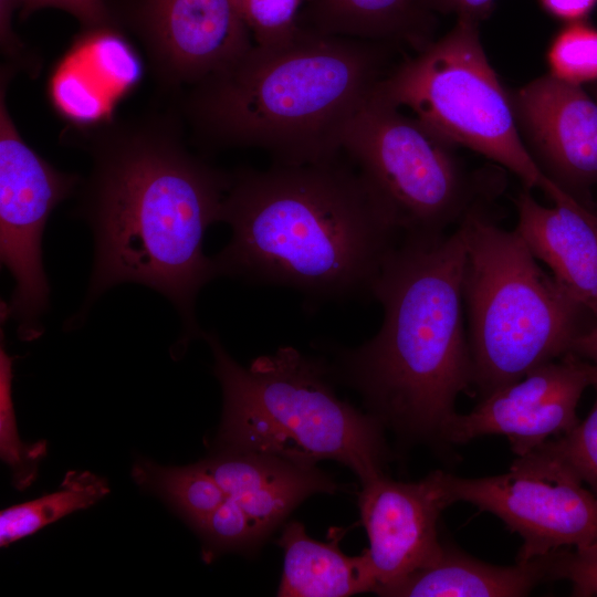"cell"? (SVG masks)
Returning a JSON list of instances; mask_svg holds the SVG:
<instances>
[{
  "label": "cell",
  "mask_w": 597,
  "mask_h": 597,
  "mask_svg": "<svg viewBox=\"0 0 597 597\" xmlns=\"http://www.w3.org/2000/svg\"><path fill=\"white\" fill-rule=\"evenodd\" d=\"M597 375V366L573 353L545 363L490 395L450 421L444 443L461 444L482 436H504L524 455L578 422V401Z\"/></svg>",
  "instance_id": "4fadbf2b"
},
{
  "label": "cell",
  "mask_w": 597,
  "mask_h": 597,
  "mask_svg": "<svg viewBox=\"0 0 597 597\" xmlns=\"http://www.w3.org/2000/svg\"><path fill=\"white\" fill-rule=\"evenodd\" d=\"M13 358L3 341L0 345V450L2 460L10 467L17 488H27L35 476L39 462L46 452L44 442L32 444L19 439L13 400Z\"/></svg>",
  "instance_id": "cb8c5ba5"
},
{
  "label": "cell",
  "mask_w": 597,
  "mask_h": 597,
  "mask_svg": "<svg viewBox=\"0 0 597 597\" xmlns=\"http://www.w3.org/2000/svg\"><path fill=\"white\" fill-rule=\"evenodd\" d=\"M17 70L0 74V259L14 287L1 316L13 320L20 339L43 333L50 285L43 269L42 237L54 208L75 192L80 177L56 169L21 137L7 104V90Z\"/></svg>",
  "instance_id": "9c48e42d"
},
{
  "label": "cell",
  "mask_w": 597,
  "mask_h": 597,
  "mask_svg": "<svg viewBox=\"0 0 597 597\" xmlns=\"http://www.w3.org/2000/svg\"><path fill=\"white\" fill-rule=\"evenodd\" d=\"M447 472H430L417 482L380 474L362 484L358 505L366 530L377 586L374 593L432 564L443 544L438 536L441 513L452 503Z\"/></svg>",
  "instance_id": "5bb4252c"
},
{
  "label": "cell",
  "mask_w": 597,
  "mask_h": 597,
  "mask_svg": "<svg viewBox=\"0 0 597 597\" xmlns=\"http://www.w3.org/2000/svg\"><path fill=\"white\" fill-rule=\"evenodd\" d=\"M106 1L115 27L139 40L169 90L196 85L254 44L235 0Z\"/></svg>",
  "instance_id": "8fae6325"
},
{
  "label": "cell",
  "mask_w": 597,
  "mask_h": 597,
  "mask_svg": "<svg viewBox=\"0 0 597 597\" xmlns=\"http://www.w3.org/2000/svg\"><path fill=\"white\" fill-rule=\"evenodd\" d=\"M108 492L103 478L88 471H70L55 492L1 511L0 545L7 546L65 515L86 509Z\"/></svg>",
  "instance_id": "44dd1931"
},
{
  "label": "cell",
  "mask_w": 597,
  "mask_h": 597,
  "mask_svg": "<svg viewBox=\"0 0 597 597\" xmlns=\"http://www.w3.org/2000/svg\"><path fill=\"white\" fill-rule=\"evenodd\" d=\"M542 8L554 18L566 23L586 20L597 0H537Z\"/></svg>",
  "instance_id": "1f68e13d"
},
{
  "label": "cell",
  "mask_w": 597,
  "mask_h": 597,
  "mask_svg": "<svg viewBox=\"0 0 597 597\" xmlns=\"http://www.w3.org/2000/svg\"><path fill=\"white\" fill-rule=\"evenodd\" d=\"M478 24L458 19L441 39L397 63L371 96L409 108L448 143L491 159L517 176L525 188H540L554 201L563 190L531 156L511 94L488 60Z\"/></svg>",
  "instance_id": "52a82bcc"
},
{
  "label": "cell",
  "mask_w": 597,
  "mask_h": 597,
  "mask_svg": "<svg viewBox=\"0 0 597 597\" xmlns=\"http://www.w3.org/2000/svg\"><path fill=\"white\" fill-rule=\"evenodd\" d=\"M569 353L597 366V325L580 333L573 342Z\"/></svg>",
  "instance_id": "d6a6232c"
},
{
  "label": "cell",
  "mask_w": 597,
  "mask_h": 597,
  "mask_svg": "<svg viewBox=\"0 0 597 597\" xmlns=\"http://www.w3.org/2000/svg\"><path fill=\"white\" fill-rule=\"evenodd\" d=\"M433 14L426 0H308L300 25L419 52L433 41Z\"/></svg>",
  "instance_id": "ac0fdd59"
},
{
  "label": "cell",
  "mask_w": 597,
  "mask_h": 597,
  "mask_svg": "<svg viewBox=\"0 0 597 597\" xmlns=\"http://www.w3.org/2000/svg\"><path fill=\"white\" fill-rule=\"evenodd\" d=\"M73 130L92 160L76 214L92 229L94 261L85 302L67 327L80 325L107 290L136 283L175 306L180 344L202 337L196 300L216 277L203 238L220 221L231 174L190 154L169 114L109 118Z\"/></svg>",
  "instance_id": "6da1fadb"
},
{
  "label": "cell",
  "mask_w": 597,
  "mask_h": 597,
  "mask_svg": "<svg viewBox=\"0 0 597 597\" xmlns=\"http://www.w3.org/2000/svg\"><path fill=\"white\" fill-rule=\"evenodd\" d=\"M48 95L53 108L73 126L85 127L112 118L114 104L66 57L52 73Z\"/></svg>",
  "instance_id": "603a6c76"
},
{
  "label": "cell",
  "mask_w": 597,
  "mask_h": 597,
  "mask_svg": "<svg viewBox=\"0 0 597 597\" xmlns=\"http://www.w3.org/2000/svg\"><path fill=\"white\" fill-rule=\"evenodd\" d=\"M452 503L498 516L523 540L516 562L597 543V496L563 460L538 447L503 474H446Z\"/></svg>",
  "instance_id": "30bf717a"
},
{
  "label": "cell",
  "mask_w": 597,
  "mask_h": 597,
  "mask_svg": "<svg viewBox=\"0 0 597 597\" xmlns=\"http://www.w3.org/2000/svg\"><path fill=\"white\" fill-rule=\"evenodd\" d=\"M44 8H55L72 14L82 29L115 27L106 0H21L20 19Z\"/></svg>",
  "instance_id": "f1b7e54d"
},
{
  "label": "cell",
  "mask_w": 597,
  "mask_h": 597,
  "mask_svg": "<svg viewBox=\"0 0 597 597\" xmlns=\"http://www.w3.org/2000/svg\"><path fill=\"white\" fill-rule=\"evenodd\" d=\"M551 554L513 566H498L443 545L430 565L381 588L395 597H520L549 580Z\"/></svg>",
  "instance_id": "e0dca14e"
},
{
  "label": "cell",
  "mask_w": 597,
  "mask_h": 597,
  "mask_svg": "<svg viewBox=\"0 0 597 597\" xmlns=\"http://www.w3.org/2000/svg\"><path fill=\"white\" fill-rule=\"evenodd\" d=\"M463 304L479 398L569 353L588 313L537 263L520 234L486 210L462 223Z\"/></svg>",
  "instance_id": "8992f818"
},
{
  "label": "cell",
  "mask_w": 597,
  "mask_h": 597,
  "mask_svg": "<svg viewBox=\"0 0 597 597\" xmlns=\"http://www.w3.org/2000/svg\"><path fill=\"white\" fill-rule=\"evenodd\" d=\"M525 188L515 198V231L554 279L597 320V216L565 193L553 207Z\"/></svg>",
  "instance_id": "2e32d148"
},
{
  "label": "cell",
  "mask_w": 597,
  "mask_h": 597,
  "mask_svg": "<svg viewBox=\"0 0 597 597\" xmlns=\"http://www.w3.org/2000/svg\"><path fill=\"white\" fill-rule=\"evenodd\" d=\"M554 579H567L575 596H597V543L552 552L549 580Z\"/></svg>",
  "instance_id": "83f0119b"
},
{
  "label": "cell",
  "mask_w": 597,
  "mask_h": 597,
  "mask_svg": "<svg viewBox=\"0 0 597 597\" xmlns=\"http://www.w3.org/2000/svg\"><path fill=\"white\" fill-rule=\"evenodd\" d=\"M462 224L437 237H401L373 290L383 306L378 333L341 350L343 378L370 413L410 440L444 443L455 400L472 388L464 326Z\"/></svg>",
  "instance_id": "3957f363"
},
{
  "label": "cell",
  "mask_w": 597,
  "mask_h": 597,
  "mask_svg": "<svg viewBox=\"0 0 597 597\" xmlns=\"http://www.w3.org/2000/svg\"><path fill=\"white\" fill-rule=\"evenodd\" d=\"M596 101H597V87H596Z\"/></svg>",
  "instance_id": "836d02e7"
},
{
  "label": "cell",
  "mask_w": 597,
  "mask_h": 597,
  "mask_svg": "<svg viewBox=\"0 0 597 597\" xmlns=\"http://www.w3.org/2000/svg\"><path fill=\"white\" fill-rule=\"evenodd\" d=\"M511 100L540 169L580 202L582 193L597 185V101L549 73L514 91Z\"/></svg>",
  "instance_id": "9a60e30c"
},
{
  "label": "cell",
  "mask_w": 597,
  "mask_h": 597,
  "mask_svg": "<svg viewBox=\"0 0 597 597\" xmlns=\"http://www.w3.org/2000/svg\"><path fill=\"white\" fill-rule=\"evenodd\" d=\"M429 9L436 13H453L458 19L480 22L492 11L494 0H426Z\"/></svg>",
  "instance_id": "4dcf8cb0"
},
{
  "label": "cell",
  "mask_w": 597,
  "mask_h": 597,
  "mask_svg": "<svg viewBox=\"0 0 597 597\" xmlns=\"http://www.w3.org/2000/svg\"><path fill=\"white\" fill-rule=\"evenodd\" d=\"M200 463L226 496L197 530L208 557L227 551L252 552L306 498L338 489L316 465L258 452L220 450Z\"/></svg>",
  "instance_id": "7c38bea8"
},
{
  "label": "cell",
  "mask_w": 597,
  "mask_h": 597,
  "mask_svg": "<svg viewBox=\"0 0 597 597\" xmlns=\"http://www.w3.org/2000/svg\"><path fill=\"white\" fill-rule=\"evenodd\" d=\"M399 46L300 25L277 46L253 44L191 86L184 111L205 142L265 150L274 164L342 155L345 129L395 66Z\"/></svg>",
  "instance_id": "277c9868"
},
{
  "label": "cell",
  "mask_w": 597,
  "mask_h": 597,
  "mask_svg": "<svg viewBox=\"0 0 597 597\" xmlns=\"http://www.w3.org/2000/svg\"><path fill=\"white\" fill-rule=\"evenodd\" d=\"M115 104L143 75V64L124 32L114 27L82 29L66 56Z\"/></svg>",
  "instance_id": "ffe728a7"
},
{
  "label": "cell",
  "mask_w": 597,
  "mask_h": 597,
  "mask_svg": "<svg viewBox=\"0 0 597 597\" xmlns=\"http://www.w3.org/2000/svg\"><path fill=\"white\" fill-rule=\"evenodd\" d=\"M593 387L596 399L586 419L541 447L568 464L597 496V375Z\"/></svg>",
  "instance_id": "4316f807"
},
{
  "label": "cell",
  "mask_w": 597,
  "mask_h": 597,
  "mask_svg": "<svg viewBox=\"0 0 597 597\" xmlns=\"http://www.w3.org/2000/svg\"><path fill=\"white\" fill-rule=\"evenodd\" d=\"M21 8V0H0V43L7 64L13 66L17 71L23 70L29 75H36L40 61L24 45L20 38L13 31L14 12Z\"/></svg>",
  "instance_id": "f546056e"
},
{
  "label": "cell",
  "mask_w": 597,
  "mask_h": 597,
  "mask_svg": "<svg viewBox=\"0 0 597 597\" xmlns=\"http://www.w3.org/2000/svg\"><path fill=\"white\" fill-rule=\"evenodd\" d=\"M220 221L231 239L212 256L216 277L286 286L314 301L373 297L401 238L341 156L231 174Z\"/></svg>",
  "instance_id": "7a4b0ae2"
},
{
  "label": "cell",
  "mask_w": 597,
  "mask_h": 597,
  "mask_svg": "<svg viewBox=\"0 0 597 597\" xmlns=\"http://www.w3.org/2000/svg\"><path fill=\"white\" fill-rule=\"evenodd\" d=\"M223 394L220 450L251 451L301 464L334 460L362 484L384 474V425L339 399L326 368L291 346L255 358L248 368L203 333Z\"/></svg>",
  "instance_id": "5b68a950"
},
{
  "label": "cell",
  "mask_w": 597,
  "mask_h": 597,
  "mask_svg": "<svg viewBox=\"0 0 597 597\" xmlns=\"http://www.w3.org/2000/svg\"><path fill=\"white\" fill-rule=\"evenodd\" d=\"M455 146L416 117L374 96L347 125L342 153L355 166L401 237H437L488 210L503 177L469 171Z\"/></svg>",
  "instance_id": "ba28073f"
},
{
  "label": "cell",
  "mask_w": 597,
  "mask_h": 597,
  "mask_svg": "<svg viewBox=\"0 0 597 597\" xmlns=\"http://www.w3.org/2000/svg\"><path fill=\"white\" fill-rule=\"evenodd\" d=\"M284 552L282 597H345L375 591L376 576L366 551L345 555L337 538L328 543L310 537L303 524L287 523L277 541Z\"/></svg>",
  "instance_id": "d6986e66"
},
{
  "label": "cell",
  "mask_w": 597,
  "mask_h": 597,
  "mask_svg": "<svg viewBox=\"0 0 597 597\" xmlns=\"http://www.w3.org/2000/svg\"><path fill=\"white\" fill-rule=\"evenodd\" d=\"M549 74L576 85L597 82V29L585 20L566 23L547 50Z\"/></svg>",
  "instance_id": "d4e9b609"
},
{
  "label": "cell",
  "mask_w": 597,
  "mask_h": 597,
  "mask_svg": "<svg viewBox=\"0 0 597 597\" xmlns=\"http://www.w3.org/2000/svg\"><path fill=\"white\" fill-rule=\"evenodd\" d=\"M308 0H235L254 44L277 46L290 42L300 30L301 8Z\"/></svg>",
  "instance_id": "484cf974"
},
{
  "label": "cell",
  "mask_w": 597,
  "mask_h": 597,
  "mask_svg": "<svg viewBox=\"0 0 597 597\" xmlns=\"http://www.w3.org/2000/svg\"><path fill=\"white\" fill-rule=\"evenodd\" d=\"M136 482L160 495L197 531L223 503L224 492L200 462L161 467L148 460L133 468Z\"/></svg>",
  "instance_id": "7402d4cb"
}]
</instances>
